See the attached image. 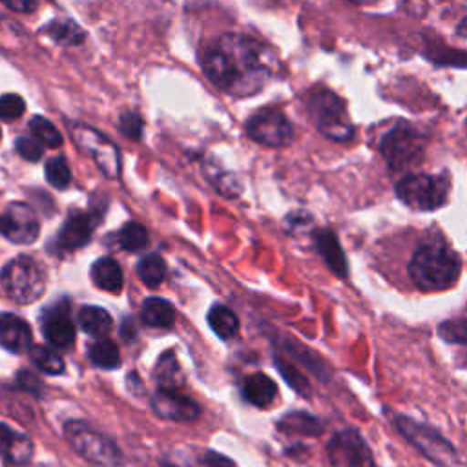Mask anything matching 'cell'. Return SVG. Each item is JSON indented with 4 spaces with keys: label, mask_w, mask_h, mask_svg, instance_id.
Returning <instances> with one entry per match:
<instances>
[{
    "label": "cell",
    "mask_w": 467,
    "mask_h": 467,
    "mask_svg": "<svg viewBox=\"0 0 467 467\" xmlns=\"http://www.w3.org/2000/svg\"><path fill=\"white\" fill-rule=\"evenodd\" d=\"M392 423L398 431L432 463L440 467H456L460 458L456 449L449 440H445L436 429L420 423L409 416L396 414L392 416Z\"/></svg>",
    "instance_id": "8992f818"
},
{
    "label": "cell",
    "mask_w": 467,
    "mask_h": 467,
    "mask_svg": "<svg viewBox=\"0 0 467 467\" xmlns=\"http://www.w3.org/2000/svg\"><path fill=\"white\" fill-rule=\"evenodd\" d=\"M93 230H95V219L91 213L71 212L64 221L62 228L58 230L57 244L66 252L77 250L89 243Z\"/></svg>",
    "instance_id": "5bb4252c"
},
{
    "label": "cell",
    "mask_w": 467,
    "mask_h": 467,
    "mask_svg": "<svg viewBox=\"0 0 467 467\" xmlns=\"http://www.w3.org/2000/svg\"><path fill=\"white\" fill-rule=\"evenodd\" d=\"M0 139H2V130H0Z\"/></svg>",
    "instance_id": "bcb514c9"
},
{
    "label": "cell",
    "mask_w": 467,
    "mask_h": 467,
    "mask_svg": "<svg viewBox=\"0 0 467 467\" xmlns=\"http://www.w3.org/2000/svg\"><path fill=\"white\" fill-rule=\"evenodd\" d=\"M246 135L263 146L283 148L292 142L294 128L285 113L274 108H265L246 120Z\"/></svg>",
    "instance_id": "30bf717a"
},
{
    "label": "cell",
    "mask_w": 467,
    "mask_h": 467,
    "mask_svg": "<svg viewBox=\"0 0 467 467\" xmlns=\"http://www.w3.org/2000/svg\"><path fill=\"white\" fill-rule=\"evenodd\" d=\"M29 356H31L33 365H35L40 372H44V374L60 376V374L64 372V368H66L62 358H60L55 350H51V348H47V347L33 345V347L29 348Z\"/></svg>",
    "instance_id": "83f0119b"
},
{
    "label": "cell",
    "mask_w": 467,
    "mask_h": 467,
    "mask_svg": "<svg viewBox=\"0 0 467 467\" xmlns=\"http://www.w3.org/2000/svg\"><path fill=\"white\" fill-rule=\"evenodd\" d=\"M0 288L15 303L31 305L46 290V274L35 259L18 255L0 270Z\"/></svg>",
    "instance_id": "277c9868"
},
{
    "label": "cell",
    "mask_w": 467,
    "mask_h": 467,
    "mask_svg": "<svg viewBox=\"0 0 467 467\" xmlns=\"http://www.w3.org/2000/svg\"><path fill=\"white\" fill-rule=\"evenodd\" d=\"M15 148H16V153L20 157H24L26 161H31V162L38 161L44 153L42 144L36 139H31V137H18L15 140Z\"/></svg>",
    "instance_id": "74e56055"
},
{
    "label": "cell",
    "mask_w": 467,
    "mask_h": 467,
    "mask_svg": "<svg viewBox=\"0 0 467 467\" xmlns=\"http://www.w3.org/2000/svg\"><path fill=\"white\" fill-rule=\"evenodd\" d=\"M306 111L327 139L345 142L354 137V126L350 122L345 102L327 88H316L306 97Z\"/></svg>",
    "instance_id": "3957f363"
},
{
    "label": "cell",
    "mask_w": 467,
    "mask_h": 467,
    "mask_svg": "<svg viewBox=\"0 0 467 467\" xmlns=\"http://www.w3.org/2000/svg\"><path fill=\"white\" fill-rule=\"evenodd\" d=\"M347 2H352V4H374L376 0H347Z\"/></svg>",
    "instance_id": "f6af8a7d"
},
{
    "label": "cell",
    "mask_w": 467,
    "mask_h": 467,
    "mask_svg": "<svg viewBox=\"0 0 467 467\" xmlns=\"http://www.w3.org/2000/svg\"><path fill=\"white\" fill-rule=\"evenodd\" d=\"M162 467H182V465H181V463H177V462H173V460H164Z\"/></svg>",
    "instance_id": "ee69618b"
},
{
    "label": "cell",
    "mask_w": 467,
    "mask_h": 467,
    "mask_svg": "<svg viewBox=\"0 0 467 467\" xmlns=\"http://www.w3.org/2000/svg\"><path fill=\"white\" fill-rule=\"evenodd\" d=\"M441 339L456 345H467V316L458 319H449L438 327Z\"/></svg>",
    "instance_id": "d6a6232c"
},
{
    "label": "cell",
    "mask_w": 467,
    "mask_h": 467,
    "mask_svg": "<svg viewBox=\"0 0 467 467\" xmlns=\"http://www.w3.org/2000/svg\"><path fill=\"white\" fill-rule=\"evenodd\" d=\"M29 130L33 133V137L47 146V148H60L64 139H62V133L57 130L55 124H51L47 119H44L42 115H35L31 117L29 120Z\"/></svg>",
    "instance_id": "f1b7e54d"
},
{
    "label": "cell",
    "mask_w": 467,
    "mask_h": 467,
    "mask_svg": "<svg viewBox=\"0 0 467 467\" xmlns=\"http://www.w3.org/2000/svg\"><path fill=\"white\" fill-rule=\"evenodd\" d=\"M378 148L389 168L398 171L414 164L421 157L425 150V137L416 126L403 119H398L381 135Z\"/></svg>",
    "instance_id": "5b68a950"
},
{
    "label": "cell",
    "mask_w": 467,
    "mask_h": 467,
    "mask_svg": "<svg viewBox=\"0 0 467 467\" xmlns=\"http://www.w3.org/2000/svg\"><path fill=\"white\" fill-rule=\"evenodd\" d=\"M206 78L234 97L259 93L274 77V51L254 36L241 33L221 35L201 57Z\"/></svg>",
    "instance_id": "6da1fadb"
},
{
    "label": "cell",
    "mask_w": 467,
    "mask_h": 467,
    "mask_svg": "<svg viewBox=\"0 0 467 467\" xmlns=\"http://www.w3.org/2000/svg\"><path fill=\"white\" fill-rule=\"evenodd\" d=\"M16 383H18V387L20 389H24L26 392H31V394H40L42 392V381H40V378L36 376V374H33L31 370H27V368H22V370H18V374H16Z\"/></svg>",
    "instance_id": "f35d334b"
},
{
    "label": "cell",
    "mask_w": 467,
    "mask_h": 467,
    "mask_svg": "<svg viewBox=\"0 0 467 467\" xmlns=\"http://www.w3.org/2000/svg\"><path fill=\"white\" fill-rule=\"evenodd\" d=\"M327 452L332 467H374L368 445L350 429L336 432L328 441Z\"/></svg>",
    "instance_id": "8fae6325"
},
{
    "label": "cell",
    "mask_w": 467,
    "mask_h": 467,
    "mask_svg": "<svg viewBox=\"0 0 467 467\" xmlns=\"http://www.w3.org/2000/svg\"><path fill=\"white\" fill-rule=\"evenodd\" d=\"M277 394L275 383L263 372H255L246 378L243 387V396L255 407H268Z\"/></svg>",
    "instance_id": "603a6c76"
},
{
    "label": "cell",
    "mask_w": 467,
    "mask_h": 467,
    "mask_svg": "<svg viewBox=\"0 0 467 467\" xmlns=\"http://www.w3.org/2000/svg\"><path fill=\"white\" fill-rule=\"evenodd\" d=\"M0 234L16 244H29L40 234L35 210L26 202H9L0 213Z\"/></svg>",
    "instance_id": "7c38bea8"
},
{
    "label": "cell",
    "mask_w": 467,
    "mask_h": 467,
    "mask_svg": "<svg viewBox=\"0 0 467 467\" xmlns=\"http://www.w3.org/2000/svg\"><path fill=\"white\" fill-rule=\"evenodd\" d=\"M88 358L89 361L99 367V368H106V370H111V368H117L120 365V352H119V347L108 339V337H99L95 339L89 348H88Z\"/></svg>",
    "instance_id": "d4e9b609"
},
{
    "label": "cell",
    "mask_w": 467,
    "mask_h": 467,
    "mask_svg": "<svg viewBox=\"0 0 467 467\" xmlns=\"http://www.w3.org/2000/svg\"><path fill=\"white\" fill-rule=\"evenodd\" d=\"M33 334L20 316L13 312L0 314V343L13 354H22L33 347Z\"/></svg>",
    "instance_id": "2e32d148"
},
{
    "label": "cell",
    "mask_w": 467,
    "mask_h": 467,
    "mask_svg": "<svg viewBox=\"0 0 467 467\" xmlns=\"http://www.w3.org/2000/svg\"><path fill=\"white\" fill-rule=\"evenodd\" d=\"M120 336L126 339V341H131L135 339L137 336V328H135V323L131 317H124L122 319V325H120Z\"/></svg>",
    "instance_id": "b9f144b4"
},
{
    "label": "cell",
    "mask_w": 467,
    "mask_h": 467,
    "mask_svg": "<svg viewBox=\"0 0 467 467\" xmlns=\"http://www.w3.org/2000/svg\"><path fill=\"white\" fill-rule=\"evenodd\" d=\"M210 182L215 186V190L224 197H235L241 192V186L234 173L221 171V170H206Z\"/></svg>",
    "instance_id": "836d02e7"
},
{
    "label": "cell",
    "mask_w": 467,
    "mask_h": 467,
    "mask_svg": "<svg viewBox=\"0 0 467 467\" xmlns=\"http://www.w3.org/2000/svg\"><path fill=\"white\" fill-rule=\"evenodd\" d=\"M460 270L462 261L458 254L441 241L421 244L409 263V275L423 292H436L452 286L460 277Z\"/></svg>",
    "instance_id": "7a4b0ae2"
},
{
    "label": "cell",
    "mask_w": 467,
    "mask_h": 467,
    "mask_svg": "<svg viewBox=\"0 0 467 467\" xmlns=\"http://www.w3.org/2000/svg\"><path fill=\"white\" fill-rule=\"evenodd\" d=\"M91 279L100 290H106L111 294L120 292L124 283L120 265L113 257L97 259L91 266Z\"/></svg>",
    "instance_id": "44dd1931"
},
{
    "label": "cell",
    "mask_w": 467,
    "mask_h": 467,
    "mask_svg": "<svg viewBox=\"0 0 467 467\" xmlns=\"http://www.w3.org/2000/svg\"><path fill=\"white\" fill-rule=\"evenodd\" d=\"M140 319L148 327L170 328L175 321V308L162 297H146L140 306Z\"/></svg>",
    "instance_id": "7402d4cb"
},
{
    "label": "cell",
    "mask_w": 467,
    "mask_h": 467,
    "mask_svg": "<svg viewBox=\"0 0 467 467\" xmlns=\"http://www.w3.org/2000/svg\"><path fill=\"white\" fill-rule=\"evenodd\" d=\"M153 376L159 385V389H168V390H179L184 383V374L182 368L175 358L173 350L162 352L153 367Z\"/></svg>",
    "instance_id": "d6986e66"
},
{
    "label": "cell",
    "mask_w": 467,
    "mask_h": 467,
    "mask_svg": "<svg viewBox=\"0 0 467 467\" xmlns=\"http://www.w3.org/2000/svg\"><path fill=\"white\" fill-rule=\"evenodd\" d=\"M202 465L204 467H235V463L228 456H224V454H221L217 451H212V449H208L204 452Z\"/></svg>",
    "instance_id": "ab89813d"
},
{
    "label": "cell",
    "mask_w": 467,
    "mask_h": 467,
    "mask_svg": "<svg viewBox=\"0 0 467 467\" xmlns=\"http://www.w3.org/2000/svg\"><path fill=\"white\" fill-rule=\"evenodd\" d=\"M77 321H78V327L82 328V332H86L88 336H91L95 339L106 337L113 325L109 312L106 308L93 306V305L82 306L77 314Z\"/></svg>",
    "instance_id": "ffe728a7"
},
{
    "label": "cell",
    "mask_w": 467,
    "mask_h": 467,
    "mask_svg": "<svg viewBox=\"0 0 467 467\" xmlns=\"http://www.w3.org/2000/svg\"><path fill=\"white\" fill-rule=\"evenodd\" d=\"M275 367H277V370L281 372V376L285 378V381H286L294 390H297L299 394H308V381H306V378H305L292 363L285 361L283 358H277V359H275Z\"/></svg>",
    "instance_id": "e575fe53"
},
{
    "label": "cell",
    "mask_w": 467,
    "mask_h": 467,
    "mask_svg": "<svg viewBox=\"0 0 467 467\" xmlns=\"http://www.w3.org/2000/svg\"><path fill=\"white\" fill-rule=\"evenodd\" d=\"M137 275L140 277V281L146 286H150V288L159 286L166 277L164 259L159 254H148V255L140 257L137 263Z\"/></svg>",
    "instance_id": "484cf974"
},
{
    "label": "cell",
    "mask_w": 467,
    "mask_h": 467,
    "mask_svg": "<svg viewBox=\"0 0 467 467\" xmlns=\"http://www.w3.org/2000/svg\"><path fill=\"white\" fill-rule=\"evenodd\" d=\"M316 248L321 254L323 261L327 263V266L339 277H345L348 274V265H347V257L345 252L337 241V237L334 235V232L330 230H319L316 232Z\"/></svg>",
    "instance_id": "ac0fdd59"
},
{
    "label": "cell",
    "mask_w": 467,
    "mask_h": 467,
    "mask_svg": "<svg viewBox=\"0 0 467 467\" xmlns=\"http://www.w3.org/2000/svg\"><path fill=\"white\" fill-rule=\"evenodd\" d=\"M44 173H46V181L57 188V190H64L69 186L71 182V170L66 162L64 157L57 155V157H51L47 162H46V168H44Z\"/></svg>",
    "instance_id": "4dcf8cb0"
},
{
    "label": "cell",
    "mask_w": 467,
    "mask_h": 467,
    "mask_svg": "<svg viewBox=\"0 0 467 467\" xmlns=\"http://www.w3.org/2000/svg\"><path fill=\"white\" fill-rule=\"evenodd\" d=\"M42 334L47 343L67 348L75 341V327L67 316V305L47 308L42 317Z\"/></svg>",
    "instance_id": "9a60e30c"
},
{
    "label": "cell",
    "mask_w": 467,
    "mask_h": 467,
    "mask_svg": "<svg viewBox=\"0 0 467 467\" xmlns=\"http://www.w3.org/2000/svg\"><path fill=\"white\" fill-rule=\"evenodd\" d=\"M119 130L131 140H139L142 137V119L135 111H124L119 120Z\"/></svg>",
    "instance_id": "8d00e7d4"
},
{
    "label": "cell",
    "mask_w": 467,
    "mask_h": 467,
    "mask_svg": "<svg viewBox=\"0 0 467 467\" xmlns=\"http://www.w3.org/2000/svg\"><path fill=\"white\" fill-rule=\"evenodd\" d=\"M71 137H73L75 144L95 161V164L100 168V171L106 177L117 179L120 175L119 150L99 130L80 124V122H75V124H71Z\"/></svg>",
    "instance_id": "9c48e42d"
},
{
    "label": "cell",
    "mask_w": 467,
    "mask_h": 467,
    "mask_svg": "<svg viewBox=\"0 0 467 467\" xmlns=\"http://www.w3.org/2000/svg\"><path fill=\"white\" fill-rule=\"evenodd\" d=\"M0 456L11 465H26L33 458V441L7 423H0Z\"/></svg>",
    "instance_id": "e0dca14e"
},
{
    "label": "cell",
    "mask_w": 467,
    "mask_h": 467,
    "mask_svg": "<svg viewBox=\"0 0 467 467\" xmlns=\"http://www.w3.org/2000/svg\"><path fill=\"white\" fill-rule=\"evenodd\" d=\"M281 427L294 431V432H303V434H319L321 432V423L305 412H292L286 414L281 421Z\"/></svg>",
    "instance_id": "1f68e13d"
},
{
    "label": "cell",
    "mask_w": 467,
    "mask_h": 467,
    "mask_svg": "<svg viewBox=\"0 0 467 467\" xmlns=\"http://www.w3.org/2000/svg\"><path fill=\"white\" fill-rule=\"evenodd\" d=\"M451 190L447 175L409 173L396 184L398 199L412 210L431 212L445 204Z\"/></svg>",
    "instance_id": "52a82bcc"
},
{
    "label": "cell",
    "mask_w": 467,
    "mask_h": 467,
    "mask_svg": "<svg viewBox=\"0 0 467 467\" xmlns=\"http://www.w3.org/2000/svg\"><path fill=\"white\" fill-rule=\"evenodd\" d=\"M458 35L460 36H467V18L458 26Z\"/></svg>",
    "instance_id": "7bdbcfd3"
},
{
    "label": "cell",
    "mask_w": 467,
    "mask_h": 467,
    "mask_svg": "<svg viewBox=\"0 0 467 467\" xmlns=\"http://www.w3.org/2000/svg\"><path fill=\"white\" fill-rule=\"evenodd\" d=\"M150 405L159 418L173 421H193L201 414V407L192 398L168 389H159Z\"/></svg>",
    "instance_id": "4fadbf2b"
},
{
    "label": "cell",
    "mask_w": 467,
    "mask_h": 467,
    "mask_svg": "<svg viewBox=\"0 0 467 467\" xmlns=\"http://www.w3.org/2000/svg\"><path fill=\"white\" fill-rule=\"evenodd\" d=\"M26 109V102L16 93H5L0 97V119L16 120Z\"/></svg>",
    "instance_id": "d590c367"
},
{
    "label": "cell",
    "mask_w": 467,
    "mask_h": 467,
    "mask_svg": "<svg viewBox=\"0 0 467 467\" xmlns=\"http://www.w3.org/2000/svg\"><path fill=\"white\" fill-rule=\"evenodd\" d=\"M0 2L16 13H31L36 7V0H0Z\"/></svg>",
    "instance_id": "60d3db41"
},
{
    "label": "cell",
    "mask_w": 467,
    "mask_h": 467,
    "mask_svg": "<svg viewBox=\"0 0 467 467\" xmlns=\"http://www.w3.org/2000/svg\"><path fill=\"white\" fill-rule=\"evenodd\" d=\"M119 244L128 252H139L148 244V230L135 221H128L119 230Z\"/></svg>",
    "instance_id": "f546056e"
},
{
    "label": "cell",
    "mask_w": 467,
    "mask_h": 467,
    "mask_svg": "<svg viewBox=\"0 0 467 467\" xmlns=\"http://www.w3.org/2000/svg\"><path fill=\"white\" fill-rule=\"evenodd\" d=\"M46 35H49L55 42L62 46H78L84 40V31L73 20H53L44 27Z\"/></svg>",
    "instance_id": "4316f807"
},
{
    "label": "cell",
    "mask_w": 467,
    "mask_h": 467,
    "mask_svg": "<svg viewBox=\"0 0 467 467\" xmlns=\"http://www.w3.org/2000/svg\"><path fill=\"white\" fill-rule=\"evenodd\" d=\"M64 438L86 460L102 467H120L122 452L119 447L80 420H69L64 425Z\"/></svg>",
    "instance_id": "ba28073f"
},
{
    "label": "cell",
    "mask_w": 467,
    "mask_h": 467,
    "mask_svg": "<svg viewBox=\"0 0 467 467\" xmlns=\"http://www.w3.org/2000/svg\"><path fill=\"white\" fill-rule=\"evenodd\" d=\"M208 325L215 332V336L221 337V339H230L239 330L237 316L234 314L232 308H228V306H224L221 303H215L208 310Z\"/></svg>",
    "instance_id": "cb8c5ba5"
}]
</instances>
